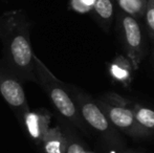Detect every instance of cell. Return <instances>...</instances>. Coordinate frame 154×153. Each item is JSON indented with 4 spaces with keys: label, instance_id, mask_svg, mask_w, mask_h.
Returning a JSON list of instances; mask_svg holds the SVG:
<instances>
[{
    "label": "cell",
    "instance_id": "cell-1",
    "mask_svg": "<svg viewBox=\"0 0 154 153\" xmlns=\"http://www.w3.org/2000/svg\"><path fill=\"white\" fill-rule=\"evenodd\" d=\"M29 27V21L22 11H12L1 17L0 38L3 56L1 63L22 82L37 83Z\"/></svg>",
    "mask_w": 154,
    "mask_h": 153
},
{
    "label": "cell",
    "instance_id": "cell-2",
    "mask_svg": "<svg viewBox=\"0 0 154 153\" xmlns=\"http://www.w3.org/2000/svg\"><path fill=\"white\" fill-rule=\"evenodd\" d=\"M35 72L37 76V84L41 86L54 106L63 118L68 120L73 125L84 129V120L82 118L75 100L66 91L65 85L57 79L51 70L43 64L35 55Z\"/></svg>",
    "mask_w": 154,
    "mask_h": 153
},
{
    "label": "cell",
    "instance_id": "cell-3",
    "mask_svg": "<svg viewBox=\"0 0 154 153\" xmlns=\"http://www.w3.org/2000/svg\"><path fill=\"white\" fill-rule=\"evenodd\" d=\"M21 80L8 67L0 64V96L13 109L18 122L29 111Z\"/></svg>",
    "mask_w": 154,
    "mask_h": 153
},
{
    "label": "cell",
    "instance_id": "cell-4",
    "mask_svg": "<svg viewBox=\"0 0 154 153\" xmlns=\"http://www.w3.org/2000/svg\"><path fill=\"white\" fill-rule=\"evenodd\" d=\"M118 20L128 58L134 69H137L145 53V40L142 27L137 19L121 10L119 11Z\"/></svg>",
    "mask_w": 154,
    "mask_h": 153
},
{
    "label": "cell",
    "instance_id": "cell-5",
    "mask_svg": "<svg viewBox=\"0 0 154 153\" xmlns=\"http://www.w3.org/2000/svg\"><path fill=\"white\" fill-rule=\"evenodd\" d=\"M99 105L106 113L107 118L114 127L131 136H148L153 132L147 130L137 122L131 107L112 105L105 101H100Z\"/></svg>",
    "mask_w": 154,
    "mask_h": 153
},
{
    "label": "cell",
    "instance_id": "cell-6",
    "mask_svg": "<svg viewBox=\"0 0 154 153\" xmlns=\"http://www.w3.org/2000/svg\"><path fill=\"white\" fill-rule=\"evenodd\" d=\"M73 100L78 106L82 118L91 128L102 133L110 132V121L99 104H95L85 94L75 92Z\"/></svg>",
    "mask_w": 154,
    "mask_h": 153
},
{
    "label": "cell",
    "instance_id": "cell-7",
    "mask_svg": "<svg viewBox=\"0 0 154 153\" xmlns=\"http://www.w3.org/2000/svg\"><path fill=\"white\" fill-rule=\"evenodd\" d=\"M24 130L29 132V136L38 145H42L46 133L49 128V115L44 110H29L20 122Z\"/></svg>",
    "mask_w": 154,
    "mask_h": 153
},
{
    "label": "cell",
    "instance_id": "cell-8",
    "mask_svg": "<svg viewBox=\"0 0 154 153\" xmlns=\"http://www.w3.org/2000/svg\"><path fill=\"white\" fill-rule=\"evenodd\" d=\"M68 139L59 128H51L43 139L42 147L45 153H66Z\"/></svg>",
    "mask_w": 154,
    "mask_h": 153
},
{
    "label": "cell",
    "instance_id": "cell-9",
    "mask_svg": "<svg viewBox=\"0 0 154 153\" xmlns=\"http://www.w3.org/2000/svg\"><path fill=\"white\" fill-rule=\"evenodd\" d=\"M131 67H133L131 62H129L125 57L123 56H119L113 60L111 64H110L109 72L111 77L114 80L121 82V83L128 85L131 82V75L132 70ZM134 68V67H133Z\"/></svg>",
    "mask_w": 154,
    "mask_h": 153
},
{
    "label": "cell",
    "instance_id": "cell-10",
    "mask_svg": "<svg viewBox=\"0 0 154 153\" xmlns=\"http://www.w3.org/2000/svg\"><path fill=\"white\" fill-rule=\"evenodd\" d=\"M92 11L103 26L108 27L111 24L114 14L112 0H94Z\"/></svg>",
    "mask_w": 154,
    "mask_h": 153
},
{
    "label": "cell",
    "instance_id": "cell-11",
    "mask_svg": "<svg viewBox=\"0 0 154 153\" xmlns=\"http://www.w3.org/2000/svg\"><path fill=\"white\" fill-rule=\"evenodd\" d=\"M118 6L122 12L136 19L145 16L148 0H116Z\"/></svg>",
    "mask_w": 154,
    "mask_h": 153
},
{
    "label": "cell",
    "instance_id": "cell-12",
    "mask_svg": "<svg viewBox=\"0 0 154 153\" xmlns=\"http://www.w3.org/2000/svg\"><path fill=\"white\" fill-rule=\"evenodd\" d=\"M131 109L133 110L137 122L147 130L154 132V110L138 104L131 105Z\"/></svg>",
    "mask_w": 154,
    "mask_h": 153
},
{
    "label": "cell",
    "instance_id": "cell-13",
    "mask_svg": "<svg viewBox=\"0 0 154 153\" xmlns=\"http://www.w3.org/2000/svg\"><path fill=\"white\" fill-rule=\"evenodd\" d=\"M70 5L75 12L88 13L93 10L94 0H70Z\"/></svg>",
    "mask_w": 154,
    "mask_h": 153
},
{
    "label": "cell",
    "instance_id": "cell-14",
    "mask_svg": "<svg viewBox=\"0 0 154 153\" xmlns=\"http://www.w3.org/2000/svg\"><path fill=\"white\" fill-rule=\"evenodd\" d=\"M145 18H146V23L149 33H150L151 37L154 39V0H148Z\"/></svg>",
    "mask_w": 154,
    "mask_h": 153
},
{
    "label": "cell",
    "instance_id": "cell-15",
    "mask_svg": "<svg viewBox=\"0 0 154 153\" xmlns=\"http://www.w3.org/2000/svg\"><path fill=\"white\" fill-rule=\"evenodd\" d=\"M68 139V145H67V152L66 153H93L90 152L82 145L81 143L75 141L72 139Z\"/></svg>",
    "mask_w": 154,
    "mask_h": 153
}]
</instances>
